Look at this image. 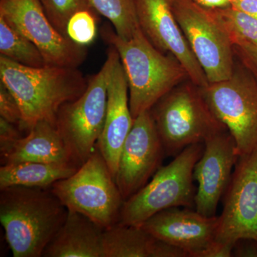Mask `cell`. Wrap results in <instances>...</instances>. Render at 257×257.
I'll return each instance as SVG.
<instances>
[{"mask_svg":"<svg viewBox=\"0 0 257 257\" xmlns=\"http://www.w3.org/2000/svg\"><path fill=\"white\" fill-rule=\"evenodd\" d=\"M101 257H188L181 248L157 239L140 226L118 222L104 230Z\"/></svg>","mask_w":257,"mask_h":257,"instance_id":"18","label":"cell"},{"mask_svg":"<svg viewBox=\"0 0 257 257\" xmlns=\"http://www.w3.org/2000/svg\"><path fill=\"white\" fill-rule=\"evenodd\" d=\"M235 57L257 81V45L237 38L231 39Z\"/></svg>","mask_w":257,"mask_h":257,"instance_id":"27","label":"cell"},{"mask_svg":"<svg viewBox=\"0 0 257 257\" xmlns=\"http://www.w3.org/2000/svg\"><path fill=\"white\" fill-rule=\"evenodd\" d=\"M96 12L81 10L72 15L67 25V36L79 45H89L96 36Z\"/></svg>","mask_w":257,"mask_h":257,"instance_id":"25","label":"cell"},{"mask_svg":"<svg viewBox=\"0 0 257 257\" xmlns=\"http://www.w3.org/2000/svg\"><path fill=\"white\" fill-rule=\"evenodd\" d=\"M0 79L18 101L27 133L39 121L55 125L61 106L82 95L88 83L77 68L27 67L1 55Z\"/></svg>","mask_w":257,"mask_h":257,"instance_id":"1","label":"cell"},{"mask_svg":"<svg viewBox=\"0 0 257 257\" xmlns=\"http://www.w3.org/2000/svg\"><path fill=\"white\" fill-rule=\"evenodd\" d=\"M79 167L72 163L23 162L0 167V189L10 187L50 188L73 175Z\"/></svg>","mask_w":257,"mask_h":257,"instance_id":"20","label":"cell"},{"mask_svg":"<svg viewBox=\"0 0 257 257\" xmlns=\"http://www.w3.org/2000/svg\"><path fill=\"white\" fill-rule=\"evenodd\" d=\"M139 25L152 45L170 54L185 69L190 82L200 88L208 82L173 11V0H135Z\"/></svg>","mask_w":257,"mask_h":257,"instance_id":"13","label":"cell"},{"mask_svg":"<svg viewBox=\"0 0 257 257\" xmlns=\"http://www.w3.org/2000/svg\"><path fill=\"white\" fill-rule=\"evenodd\" d=\"M24 136L17 125L0 117V155L4 157Z\"/></svg>","mask_w":257,"mask_h":257,"instance_id":"28","label":"cell"},{"mask_svg":"<svg viewBox=\"0 0 257 257\" xmlns=\"http://www.w3.org/2000/svg\"><path fill=\"white\" fill-rule=\"evenodd\" d=\"M197 5L208 10L221 9L231 6L230 0H193Z\"/></svg>","mask_w":257,"mask_h":257,"instance_id":"32","label":"cell"},{"mask_svg":"<svg viewBox=\"0 0 257 257\" xmlns=\"http://www.w3.org/2000/svg\"><path fill=\"white\" fill-rule=\"evenodd\" d=\"M204 147V143L186 147L169 165L161 167L143 188L123 203L119 222L140 226L165 209L195 208L194 170Z\"/></svg>","mask_w":257,"mask_h":257,"instance_id":"5","label":"cell"},{"mask_svg":"<svg viewBox=\"0 0 257 257\" xmlns=\"http://www.w3.org/2000/svg\"><path fill=\"white\" fill-rule=\"evenodd\" d=\"M235 10L257 18V0H236L231 3Z\"/></svg>","mask_w":257,"mask_h":257,"instance_id":"31","label":"cell"},{"mask_svg":"<svg viewBox=\"0 0 257 257\" xmlns=\"http://www.w3.org/2000/svg\"><path fill=\"white\" fill-rule=\"evenodd\" d=\"M50 189L68 210L87 216L104 229L119 222L124 200L97 148L75 173Z\"/></svg>","mask_w":257,"mask_h":257,"instance_id":"7","label":"cell"},{"mask_svg":"<svg viewBox=\"0 0 257 257\" xmlns=\"http://www.w3.org/2000/svg\"><path fill=\"white\" fill-rule=\"evenodd\" d=\"M234 246L214 241L207 248L198 255V257H231Z\"/></svg>","mask_w":257,"mask_h":257,"instance_id":"30","label":"cell"},{"mask_svg":"<svg viewBox=\"0 0 257 257\" xmlns=\"http://www.w3.org/2000/svg\"><path fill=\"white\" fill-rule=\"evenodd\" d=\"M211 10L229 32L231 39H240L257 45V18L231 6Z\"/></svg>","mask_w":257,"mask_h":257,"instance_id":"23","label":"cell"},{"mask_svg":"<svg viewBox=\"0 0 257 257\" xmlns=\"http://www.w3.org/2000/svg\"><path fill=\"white\" fill-rule=\"evenodd\" d=\"M47 16L55 28L67 37V25L72 15L81 10H94L89 0H40Z\"/></svg>","mask_w":257,"mask_h":257,"instance_id":"24","label":"cell"},{"mask_svg":"<svg viewBox=\"0 0 257 257\" xmlns=\"http://www.w3.org/2000/svg\"><path fill=\"white\" fill-rule=\"evenodd\" d=\"M101 36L119 56L127 79L134 119L150 110L167 93L188 78L179 61L154 46L140 27L128 40L118 36L110 27L101 29Z\"/></svg>","mask_w":257,"mask_h":257,"instance_id":"3","label":"cell"},{"mask_svg":"<svg viewBox=\"0 0 257 257\" xmlns=\"http://www.w3.org/2000/svg\"><path fill=\"white\" fill-rule=\"evenodd\" d=\"M204 145L202 155L194 170V180L198 184L194 209L203 216L213 217L216 216L219 203L229 187L239 155L228 131L213 135Z\"/></svg>","mask_w":257,"mask_h":257,"instance_id":"14","label":"cell"},{"mask_svg":"<svg viewBox=\"0 0 257 257\" xmlns=\"http://www.w3.org/2000/svg\"><path fill=\"white\" fill-rule=\"evenodd\" d=\"M0 15L36 45L47 65L77 68L87 50L55 28L40 0H0Z\"/></svg>","mask_w":257,"mask_h":257,"instance_id":"10","label":"cell"},{"mask_svg":"<svg viewBox=\"0 0 257 257\" xmlns=\"http://www.w3.org/2000/svg\"><path fill=\"white\" fill-rule=\"evenodd\" d=\"M133 124L134 118L128 100L127 79L117 55L108 84L105 122L96 145L114 179L121 149Z\"/></svg>","mask_w":257,"mask_h":257,"instance_id":"16","label":"cell"},{"mask_svg":"<svg viewBox=\"0 0 257 257\" xmlns=\"http://www.w3.org/2000/svg\"><path fill=\"white\" fill-rule=\"evenodd\" d=\"M173 11L208 82H219L231 77L236 66L233 42L211 10L193 0H173Z\"/></svg>","mask_w":257,"mask_h":257,"instance_id":"8","label":"cell"},{"mask_svg":"<svg viewBox=\"0 0 257 257\" xmlns=\"http://www.w3.org/2000/svg\"><path fill=\"white\" fill-rule=\"evenodd\" d=\"M165 156L150 110L134 119L120 154L115 182L124 200L143 188L161 167Z\"/></svg>","mask_w":257,"mask_h":257,"instance_id":"12","label":"cell"},{"mask_svg":"<svg viewBox=\"0 0 257 257\" xmlns=\"http://www.w3.org/2000/svg\"><path fill=\"white\" fill-rule=\"evenodd\" d=\"M104 230L87 216L68 210L42 256L101 257Z\"/></svg>","mask_w":257,"mask_h":257,"instance_id":"17","label":"cell"},{"mask_svg":"<svg viewBox=\"0 0 257 257\" xmlns=\"http://www.w3.org/2000/svg\"><path fill=\"white\" fill-rule=\"evenodd\" d=\"M222 199L216 241L231 246L239 239L257 241V147L239 156Z\"/></svg>","mask_w":257,"mask_h":257,"instance_id":"11","label":"cell"},{"mask_svg":"<svg viewBox=\"0 0 257 257\" xmlns=\"http://www.w3.org/2000/svg\"><path fill=\"white\" fill-rule=\"evenodd\" d=\"M235 1H236V0H230V2H231V3H233V2H235Z\"/></svg>","mask_w":257,"mask_h":257,"instance_id":"33","label":"cell"},{"mask_svg":"<svg viewBox=\"0 0 257 257\" xmlns=\"http://www.w3.org/2000/svg\"><path fill=\"white\" fill-rule=\"evenodd\" d=\"M23 162L73 164L55 125L46 121L37 122L1 157L2 165Z\"/></svg>","mask_w":257,"mask_h":257,"instance_id":"19","label":"cell"},{"mask_svg":"<svg viewBox=\"0 0 257 257\" xmlns=\"http://www.w3.org/2000/svg\"><path fill=\"white\" fill-rule=\"evenodd\" d=\"M219 216L207 217L192 208L172 207L157 213L142 228L157 239L198 257L216 241Z\"/></svg>","mask_w":257,"mask_h":257,"instance_id":"15","label":"cell"},{"mask_svg":"<svg viewBox=\"0 0 257 257\" xmlns=\"http://www.w3.org/2000/svg\"><path fill=\"white\" fill-rule=\"evenodd\" d=\"M232 256L257 257V241L248 239L238 240L233 248Z\"/></svg>","mask_w":257,"mask_h":257,"instance_id":"29","label":"cell"},{"mask_svg":"<svg viewBox=\"0 0 257 257\" xmlns=\"http://www.w3.org/2000/svg\"><path fill=\"white\" fill-rule=\"evenodd\" d=\"M0 55L31 67L47 66L41 52L23 34L15 30L0 15Z\"/></svg>","mask_w":257,"mask_h":257,"instance_id":"21","label":"cell"},{"mask_svg":"<svg viewBox=\"0 0 257 257\" xmlns=\"http://www.w3.org/2000/svg\"><path fill=\"white\" fill-rule=\"evenodd\" d=\"M150 111L165 156H177L186 147L228 131L192 82L174 88Z\"/></svg>","mask_w":257,"mask_h":257,"instance_id":"4","label":"cell"},{"mask_svg":"<svg viewBox=\"0 0 257 257\" xmlns=\"http://www.w3.org/2000/svg\"><path fill=\"white\" fill-rule=\"evenodd\" d=\"M216 118L227 128L236 143L238 155L257 147V81L244 67L235 66L232 75L201 88Z\"/></svg>","mask_w":257,"mask_h":257,"instance_id":"9","label":"cell"},{"mask_svg":"<svg viewBox=\"0 0 257 257\" xmlns=\"http://www.w3.org/2000/svg\"><path fill=\"white\" fill-rule=\"evenodd\" d=\"M67 212L50 188L17 186L1 189L0 221L13 256H43Z\"/></svg>","mask_w":257,"mask_h":257,"instance_id":"2","label":"cell"},{"mask_svg":"<svg viewBox=\"0 0 257 257\" xmlns=\"http://www.w3.org/2000/svg\"><path fill=\"white\" fill-rule=\"evenodd\" d=\"M0 117L17 125L21 130L23 116L18 101L2 82H0Z\"/></svg>","mask_w":257,"mask_h":257,"instance_id":"26","label":"cell"},{"mask_svg":"<svg viewBox=\"0 0 257 257\" xmlns=\"http://www.w3.org/2000/svg\"><path fill=\"white\" fill-rule=\"evenodd\" d=\"M98 14L107 19L116 35L128 40L140 28L135 0H89Z\"/></svg>","mask_w":257,"mask_h":257,"instance_id":"22","label":"cell"},{"mask_svg":"<svg viewBox=\"0 0 257 257\" xmlns=\"http://www.w3.org/2000/svg\"><path fill=\"white\" fill-rule=\"evenodd\" d=\"M110 47L104 65L88 81L84 92L63 104L57 113L56 127L72 162L78 167L95 151L105 122L108 84L118 55Z\"/></svg>","mask_w":257,"mask_h":257,"instance_id":"6","label":"cell"}]
</instances>
